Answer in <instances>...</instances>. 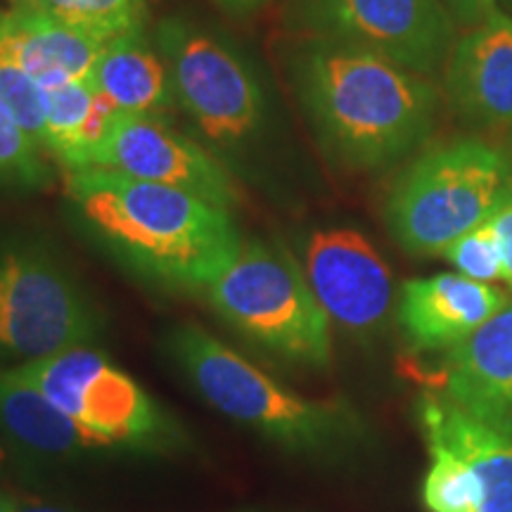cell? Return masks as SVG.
Listing matches in <instances>:
<instances>
[{
  "label": "cell",
  "mask_w": 512,
  "mask_h": 512,
  "mask_svg": "<svg viewBox=\"0 0 512 512\" xmlns=\"http://www.w3.org/2000/svg\"><path fill=\"white\" fill-rule=\"evenodd\" d=\"M64 197L112 261L166 292L204 294L245 242L230 209L114 171H69Z\"/></svg>",
  "instance_id": "obj_1"
},
{
  "label": "cell",
  "mask_w": 512,
  "mask_h": 512,
  "mask_svg": "<svg viewBox=\"0 0 512 512\" xmlns=\"http://www.w3.org/2000/svg\"><path fill=\"white\" fill-rule=\"evenodd\" d=\"M290 79L318 143L354 171L413 155L439 117L441 93L430 76L330 38L309 36L292 50Z\"/></svg>",
  "instance_id": "obj_2"
},
{
  "label": "cell",
  "mask_w": 512,
  "mask_h": 512,
  "mask_svg": "<svg viewBox=\"0 0 512 512\" xmlns=\"http://www.w3.org/2000/svg\"><path fill=\"white\" fill-rule=\"evenodd\" d=\"M152 34L174 74L178 110L195 126L197 140L233 176L259 178L273 150L275 110L256 62L226 34L185 15L164 17Z\"/></svg>",
  "instance_id": "obj_3"
},
{
  "label": "cell",
  "mask_w": 512,
  "mask_h": 512,
  "mask_svg": "<svg viewBox=\"0 0 512 512\" xmlns=\"http://www.w3.org/2000/svg\"><path fill=\"white\" fill-rule=\"evenodd\" d=\"M166 351L211 408L287 451L335 453L361 434L358 418L344 403L292 392L197 325L169 332Z\"/></svg>",
  "instance_id": "obj_4"
},
{
  "label": "cell",
  "mask_w": 512,
  "mask_h": 512,
  "mask_svg": "<svg viewBox=\"0 0 512 512\" xmlns=\"http://www.w3.org/2000/svg\"><path fill=\"white\" fill-rule=\"evenodd\" d=\"M512 197V164L477 138L448 140L420 152L394 178L384 221L401 249L444 256L453 242L484 223Z\"/></svg>",
  "instance_id": "obj_5"
},
{
  "label": "cell",
  "mask_w": 512,
  "mask_h": 512,
  "mask_svg": "<svg viewBox=\"0 0 512 512\" xmlns=\"http://www.w3.org/2000/svg\"><path fill=\"white\" fill-rule=\"evenodd\" d=\"M204 297L228 328L268 354L306 368L330 366V318L285 247L245 240Z\"/></svg>",
  "instance_id": "obj_6"
},
{
  "label": "cell",
  "mask_w": 512,
  "mask_h": 512,
  "mask_svg": "<svg viewBox=\"0 0 512 512\" xmlns=\"http://www.w3.org/2000/svg\"><path fill=\"white\" fill-rule=\"evenodd\" d=\"M102 316L50 242L0 235V370L93 344Z\"/></svg>",
  "instance_id": "obj_7"
},
{
  "label": "cell",
  "mask_w": 512,
  "mask_h": 512,
  "mask_svg": "<svg viewBox=\"0 0 512 512\" xmlns=\"http://www.w3.org/2000/svg\"><path fill=\"white\" fill-rule=\"evenodd\" d=\"M8 373L48 396L110 451L162 453L185 444V432L174 415L93 344L62 349Z\"/></svg>",
  "instance_id": "obj_8"
},
{
  "label": "cell",
  "mask_w": 512,
  "mask_h": 512,
  "mask_svg": "<svg viewBox=\"0 0 512 512\" xmlns=\"http://www.w3.org/2000/svg\"><path fill=\"white\" fill-rule=\"evenodd\" d=\"M290 22L425 76L444 69L458 41V24L439 0H294Z\"/></svg>",
  "instance_id": "obj_9"
},
{
  "label": "cell",
  "mask_w": 512,
  "mask_h": 512,
  "mask_svg": "<svg viewBox=\"0 0 512 512\" xmlns=\"http://www.w3.org/2000/svg\"><path fill=\"white\" fill-rule=\"evenodd\" d=\"M88 169H105L138 181L169 185L233 211L242 195L230 169L202 140L162 117L119 114Z\"/></svg>",
  "instance_id": "obj_10"
},
{
  "label": "cell",
  "mask_w": 512,
  "mask_h": 512,
  "mask_svg": "<svg viewBox=\"0 0 512 512\" xmlns=\"http://www.w3.org/2000/svg\"><path fill=\"white\" fill-rule=\"evenodd\" d=\"M302 268L330 323L351 335L384 328L394 304L392 271L361 230L335 226L311 233Z\"/></svg>",
  "instance_id": "obj_11"
},
{
  "label": "cell",
  "mask_w": 512,
  "mask_h": 512,
  "mask_svg": "<svg viewBox=\"0 0 512 512\" xmlns=\"http://www.w3.org/2000/svg\"><path fill=\"white\" fill-rule=\"evenodd\" d=\"M508 299L494 285L460 273H437L403 283L396 320L413 351H448L482 328Z\"/></svg>",
  "instance_id": "obj_12"
},
{
  "label": "cell",
  "mask_w": 512,
  "mask_h": 512,
  "mask_svg": "<svg viewBox=\"0 0 512 512\" xmlns=\"http://www.w3.org/2000/svg\"><path fill=\"white\" fill-rule=\"evenodd\" d=\"M434 392L512 432V297L482 328L444 351Z\"/></svg>",
  "instance_id": "obj_13"
},
{
  "label": "cell",
  "mask_w": 512,
  "mask_h": 512,
  "mask_svg": "<svg viewBox=\"0 0 512 512\" xmlns=\"http://www.w3.org/2000/svg\"><path fill=\"white\" fill-rule=\"evenodd\" d=\"M446 93L465 119L512 126V17L491 8L467 29L444 64Z\"/></svg>",
  "instance_id": "obj_14"
},
{
  "label": "cell",
  "mask_w": 512,
  "mask_h": 512,
  "mask_svg": "<svg viewBox=\"0 0 512 512\" xmlns=\"http://www.w3.org/2000/svg\"><path fill=\"white\" fill-rule=\"evenodd\" d=\"M427 446H439L463 458L482 484L479 512H512V432L479 418L448 396L420 394L415 401Z\"/></svg>",
  "instance_id": "obj_15"
},
{
  "label": "cell",
  "mask_w": 512,
  "mask_h": 512,
  "mask_svg": "<svg viewBox=\"0 0 512 512\" xmlns=\"http://www.w3.org/2000/svg\"><path fill=\"white\" fill-rule=\"evenodd\" d=\"M107 43L110 41L91 31L76 29L24 3H12L0 12V46L34 76L41 88L60 81L91 79Z\"/></svg>",
  "instance_id": "obj_16"
},
{
  "label": "cell",
  "mask_w": 512,
  "mask_h": 512,
  "mask_svg": "<svg viewBox=\"0 0 512 512\" xmlns=\"http://www.w3.org/2000/svg\"><path fill=\"white\" fill-rule=\"evenodd\" d=\"M91 83L121 114L169 119L178 110L169 60L145 27L126 31L102 48Z\"/></svg>",
  "instance_id": "obj_17"
},
{
  "label": "cell",
  "mask_w": 512,
  "mask_h": 512,
  "mask_svg": "<svg viewBox=\"0 0 512 512\" xmlns=\"http://www.w3.org/2000/svg\"><path fill=\"white\" fill-rule=\"evenodd\" d=\"M119 114L110 100L102 98L91 79L43 86V152L64 174L88 169Z\"/></svg>",
  "instance_id": "obj_18"
},
{
  "label": "cell",
  "mask_w": 512,
  "mask_h": 512,
  "mask_svg": "<svg viewBox=\"0 0 512 512\" xmlns=\"http://www.w3.org/2000/svg\"><path fill=\"white\" fill-rule=\"evenodd\" d=\"M0 434L22 453L41 460H69L107 448L48 396L8 370H0Z\"/></svg>",
  "instance_id": "obj_19"
},
{
  "label": "cell",
  "mask_w": 512,
  "mask_h": 512,
  "mask_svg": "<svg viewBox=\"0 0 512 512\" xmlns=\"http://www.w3.org/2000/svg\"><path fill=\"white\" fill-rule=\"evenodd\" d=\"M112 41L147 24V0H15Z\"/></svg>",
  "instance_id": "obj_20"
},
{
  "label": "cell",
  "mask_w": 512,
  "mask_h": 512,
  "mask_svg": "<svg viewBox=\"0 0 512 512\" xmlns=\"http://www.w3.org/2000/svg\"><path fill=\"white\" fill-rule=\"evenodd\" d=\"M432 465L422 482V503L430 512H479L482 484L472 467L446 448L432 446Z\"/></svg>",
  "instance_id": "obj_21"
},
{
  "label": "cell",
  "mask_w": 512,
  "mask_h": 512,
  "mask_svg": "<svg viewBox=\"0 0 512 512\" xmlns=\"http://www.w3.org/2000/svg\"><path fill=\"white\" fill-rule=\"evenodd\" d=\"M53 178L46 152L19 128L0 102V190L34 192Z\"/></svg>",
  "instance_id": "obj_22"
},
{
  "label": "cell",
  "mask_w": 512,
  "mask_h": 512,
  "mask_svg": "<svg viewBox=\"0 0 512 512\" xmlns=\"http://www.w3.org/2000/svg\"><path fill=\"white\" fill-rule=\"evenodd\" d=\"M0 102L19 128L43 150V133H46L43 88L3 46H0Z\"/></svg>",
  "instance_id": "obj_23"
},
{
  "label": "cell",
  "mask_w": 512,
  "mask_h": 512,
  "mask_svg": "<svg viewBox=\"0 0 512 512\" xmlns=\"http://www.w3.org/2000/svg\"><path fill=\"white\" fill-rule=\"evenodd\" d=\"M444 256L456 268V273L477 280V283L494 285L498 280H503L501 245H498L496 230L491 228V223L470 230L463 238L453 242Z\"/></svg>",
  "instance_id": "obj_24"
},
{
  "label": "cell",
  "mask_w": 512,
  "mask_h": 512,
  "mask_svg": "<svg viewBox=\"0 0 512 512\" xmlns=\"http://www.w3.org/2000/svg\"><path fill=\"white\" fill-rule=\"evenodd\" d=\"M491 228L496 230L498 245H501L503 256V283L512 292V197L503 202V207L491 216Z\"/></svg>",
  "instance_id": "obj_25"
},
{
  "label": "cell",
  "mask_w": 512,
  "mask_h": 512,
  "mask_svg": "<svg viewBox=\"0 0 512 512\" xmlns=\"http://www.w3.org/2000/svg\"><path fill=\"white\" fill-rule=\"evenodd\" d=\"M439 3L444 5L448 15L453 17V22L458 24V29H465V31L477 27V24H482L484 17L489 15L491 10L489 0H439Z\"/></svg>",
  "instance_id": "obj_26"
},
{
  "label": "cell",
  "mask_w": 512,
  "mask_h": 512,
  "mask_svg": "<svg viewBox=\"0 0 512 512\" xmlns=\"http://www.w3.org/2000/svg\"><path fill=\"white\" fill-rule=\"evenodd\" d=\"M12 512H76V510L62 508V505H55V503L36 501V498H17L15 510Z\"/></svg>",
  "instance_id": "obj_27"
},
{
  "label": "cell",
  "mask_w": 512,
  "mask_h": 512,
  "mask_svg": "<svg viewBox=\"0 0 512 512\" xmlns=\"http://www.w3.org/2000/svg\"><path fill=\"white\" fill-rule=\"evenodd\" d=\"M216 5L228 12H235V15H249V12L264 8L268 0H214Z\"/></svg>",
  "instance_id": "obj_28"
},
{
  "label": "cell",
  "mask_w": 512,
  "mask_h": 512,
  "mask_svg": "<svg viewBox=\"0 0 512 512\" xmlns=\"http://www.w3.org/2000/svg\"><path fill=\"white\" fill-rule=\"evenodd\" d=\"M15 503H17V498L5 494V491H0V512H12L15 510Z\"/></svg>",
  "instance_id": "obj_29"
},
{
  "label": "cell",
  "mask_w": 512,
  "mask_h": 512,
  "mask_svg": "<svg viewBox=\"0 0 512 512\" xmlns=\"http://www.w3.org/2000/svg\"><path fill=\"white\" fill-rule=\"evenodd\" d=\"M5 458H8V453H5L3 444H0V470H3V465H5Z\"/></svg>",
  "instance_id": "obj_30"
},
{
  "label": "cell",
  "mask_w": 512,
  "mask_h": 512,
  "mask_svg": "<svg viewBox=\"0 0 512 512\" xmlns=\"http://www.w3.org/2000/svg\"><path fill=\"white\" fill-rule=\"evenodd\" d=\"M489 5H491V8H494V5H496V0H489Z\"/></svg>",
  "instance_id": "obj_31"
},
{
  "label": "cell",
  "mask_w": 512,
  "mask_h": 512,
  "mask_svg": "<svg viewBox=\"0 0 512 512\" xmlns=\"http://www.w3.org/2000/svg\"><path fill=\"white\" fill-rule=\"evenodd\" d=\"M12 3H15V0H12Z\"/></svg>",
  "instance_id": "obj_32"
}]
</instances>
